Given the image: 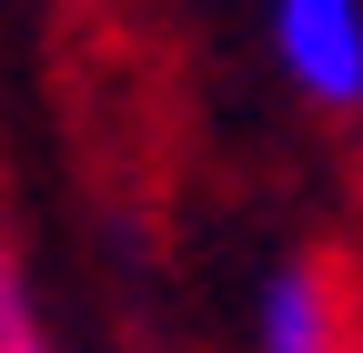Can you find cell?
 <instances>
[{
  "instance_id": "6da1fadb",
  "label": "cell",
  "mask_w": 363,
  "mask_h": 353,
  "mask_svg": "<svg viewBox=\"0 0 363 353\" xmlns=\"http://www.w3.org/2000/svg\"><path fill=\"white\" fill-rule=\"evenodd\" d=\"M252 353H363V273L343 252H283L252 293Z\"/></svg>"
},
{
  "instance_id": "7a4b0ae2",
  "label": "cell",
  "mask_w": 363,
  "mask_h": 353,
  "mask_svg": "<svg viewBox=\"0 0 363 353\" xmlns=\"http://www.w3.org/2000/svg\"><path fill=\"white\" fill-rule=\"evenodd\" d=\"M272 61L313 111H363V0H272Z\"/></svg>"
},
{
  "instance_id": "3957f363",
  "label": "cell",
  "mask_w": 363,
  "mask_h": 353,
  "mask_svg": "<svg viewBox=\"0 0 363 353\" xmlns=\"http://www.w3.org/2000/svg\"><path fill=\"white\" fill-rule=\"evenodd\" d=\"M0 353H61L51 313H40V293H30V262L11 242V223H0Z\"/></svg>"
}]
</instances>
